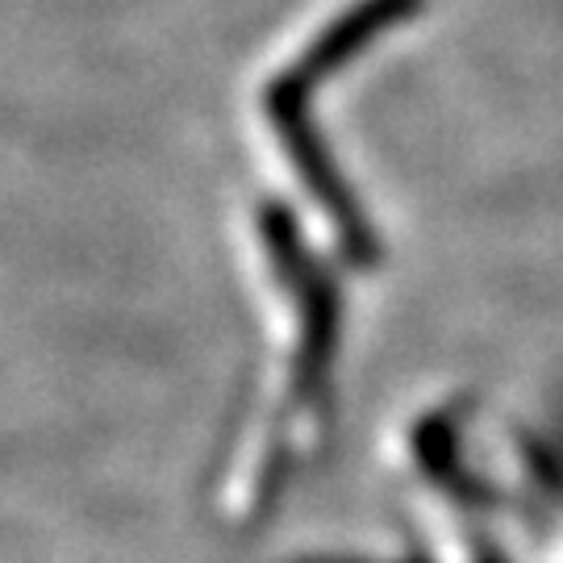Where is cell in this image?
Instances as JSON below:
<instances>
[{
  "instance_id": "cell-1",
  "label": "cell",
  "mask_w": 563,
  "mask_h": 563,
  "mask_svg": "<svg viewBox=\"0 0 563 563\" xmlns=\"http://www.w3.org/2000/svg\"><path fill=\"white\" fill-rule=\"evenodd\" d=\"M267 255L276 267V339L263 363L255 397L242 409L218 481L222 518L234 526L260 522L276 501L288 460L318 434L334 346H339V297L313 260L292 242L288 225H267Z\"/></svg>"
},
{
  "instance_id": "cell-2",
  "label": "cell",
  "mask_w": 563,
  "mask_h": 563,
  "mask_svg": "<svg viewBox=\"0 0 563 563\" xmlns=\"http://www.w3.org/2000/svg\"><path fill=\"white\" fill-rule=\"evenodd\" d=\"M543 563H563V534H560V543L551 547V555H547Z\"/></svg>"
}]
</instances>
